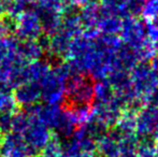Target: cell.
I'll return each mask as SVG.
<instances>
[{"label": "cell", "instance_id": "12", "mask_svg": "<svg viewBox=\"0 0 158 157\" xmlns=\"http://www.w3.org/2000/svg\"><path fill=\"white\" fill-rule=\"evenodd\" d=\"M73 3L75 4V6H84L86 3H88L89 1H92V0H72Z\"/></svg>", "mask_w": 158, "mask_h": 157}, {"label": "cell", "instance_id": "11", "mask_svg": "<svg viewBox=\"0 0 158 157\" xmlns=\"http://www.w3.org/2000/svg\"><path fill=\"white\" fill-rule=\"evenodd\" d=\"M145 32H146V37H148V39L150 40L151 42L155 43V42L158 41V27L153 22L146 23Z\"/></svg>", "mask_w": 158, "mask_h": 157}, {"label": "cell", "instance_id": "8", "mask_svg": "<svg viewBox=\"0 0 158 157\" xmlns=\"http://www.w3.org/2000/svg\"><path fill=\"white\" fill-rule=\"evenodd\" d=\"M114 96L112 86L108 80H97L94 82V101L104 102Z\"/></svg>", "mask_w": 158, "mask_h": 157}, {"label": "cell", "instance_id": "10", "mask_svg": "<svg viewBox=\"0 0 158 157\" xmlns=\"http://www.w3.org/2000/svg\"><path fill=\"white\" fill-rule=\"evenodd\" d=\"M141 107H154L158 108V87L155 88L153 92L146 95L141 100Z\"/></svg>", "mask_w": 158, "mask_h": 157}, {"label": "cell", "instance_id": "5", "mask_svg": "<svg viewBox=\"0 0 158 157\" xmlns=\"http://www.w3.org/2000/svg\"><path fill=\"white\" fill-rule=\"evenodd\" d=\"M140 109L141 105H126L113 128H115L121 134H135L137 118Z\"/></svg>", "mask_w": 158, "mask_h": 157}, {"label": "cell", "instance_id": "4", "mask_svg": "<svg viewBox=\"0 0 158 157\" xmlns=\"http://www.w3.org/2000/svg\"><path fill=\"white\" fill-rule=\"evenodd\" d=\"M158 123V108L141 107L138 114L135 136L138 139L152 137Z\"/></svg>", "mask_w": 158, "mask_h": 157}, {"label": "cell", "instance_id": "16", "mask_svg": "<svg viewBox=\"0 0 158 157\" xmlns=\"http://www.w3.org/2000/svg\"><path fill=\"white\" fill-rule=\"evenodd\" d=\"M142 1H145V0H142Z\"/></svg>", "mask_w": 158, "mask_h": 157}, {"label": "cell", "instance_id": "3", "mask_svg": "<svg viewBox=\"0 0 158 157\" xmlns=\"http://www.w3.org/2000/svg\"><path fill=\"white\" fill-rule=\"evenodd\" d=\"M119 134L115 128H111L96 139L97 157H119Z\"/></svg>", "mask_w": 158, "mask_h": 157}, {"label": "cell", "instance_id": "15", "mask_svg": "<svg viewBox=\"0 0 158 157\" xmlns=\"http://www.w3.org/2000/svg\"><path fill=\"white\" fill-rule=\"evenodd\" d=\"M154 157H158V155H156V156H154Z\"/></svg>", "mask_w": 158, "mask_h": 157}, {"label": "cell", "instance_id": "14", "mask_svg": "<svg viewBox=\"0 0 158 157\" xmlns=\"http://www.w3.org/2000/svg\"><path fill=\"white\" fill-rule=\"evenodd\" d=\"M153 23H154L155 25H156L157 27H158V15H157V16H156V19H155L154 21H153Z\"/></svg>", "mask_w": 158, "mask_h": 157}, {"label": "cell", "instance_id": "1", "mask_svg": "<svg viewBox=\"0 0 158 157\" xmlns=\"http://www.w3.org/2000/svg\"><path fill=\"white\" fill-rule=\"evenodd\" d=\"M129 73L135 98L141 105L142 98L158 87V71L153 69L150 61H139Z\"/></svg>", "mask_w": 158, "mask_h": 157}, {"label": "cell", "instance_id": "6", "mask_svg": "<svg viewBox=\"0 0 158 157\" xmlns=\"http://www.w3.org/2000/svg\"><path fill=\"white\" fill-rule=\"evenodd\" d=\"M100 16H101V8L98 0H92L84 6H82L80 19H81L83 29L97 27V23Z\"/></svg>", "mask_w": 158, "mask_h": 157}, {"label": "cell", "instance_id": "9", "mask_svg": "<svg viewBox=\"0 0 158 157\" xmlns=\"http://www.w3.org/2000/svg\"><path fill=\"white\" fill-rule=\"evenodd\" d=\"M158 15V0H145L142 6L140 19L144 23L153 22Z\"/></svg>", "mask_w": 158, "mask_h": 157}, {"label": "cell", "instance_id": "7", "mask_svg": "<svg viewBox=\"0 0 158 157\" xmlns=\"http://www.w3.org/2000/svg\"><path fill=\"white\" fill-rule=\"evenodd\" d=\"M123 27V19L116 15L101 14L97 28L101 35H119Z\"/></svg>", "mask_w": 158, "mask_h": 157}, {"label": "cell", "instance_id": "2", "mask_svg": "<svg viewBox=\"0 0 158 157\" xmlns=\"http://www.w3.org/2000/svg\"><path fill=\"white\" fill-rule=\"evenodd\" d=\"M124 44L132 48L138 56V53L148 42L145 26L139 16H127L123 19V27L119 34Z\"/></svg>", "mask_w": 158, "mask_h": 157}, {"label": "cell", "instance_id": "13", "mask_svg": "<svg viewBox=\"0 0 158 157\" xmlns=\"http://www.w3.org/2000/svg\"><path fill=\"white\" fill-rule=\"evenodd\" d=\"M154 48H155V53H156V57H158V41L154 43Z\"/></svg>", "mask_w": 158, "mask_h": 157}]
</instances>
